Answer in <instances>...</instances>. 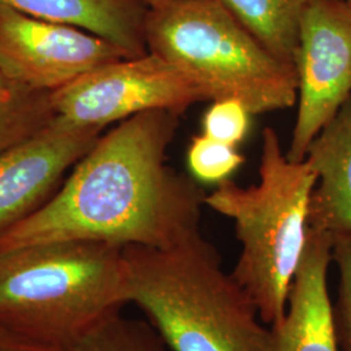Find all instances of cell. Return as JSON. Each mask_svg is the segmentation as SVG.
Here are the masks:
<instances>
[{"instance_id": "obj_6", "label": "cell", "mask_w": 351, "mask_h": 351, "mask_svg": "<svg viewBox=\"0 0 351 351\" xmlns=\"http://www.w3.org/2000/svg\"><path fill=\"white\" fill-rule=\"evenodd\" d=\"M51 99L56 119L104 130L154 110L185 112L210 97L191 75L149 52L101 65L53 91Z\"/></svg>"}, {"instance_id": "obj_8", "label": "cell", "mask_w": 351, "mask_h": 351, "mask_svg": "<svg viewBox=\"0 0 351 351\" xmlns=\"http://www.w3.org/2000/svg\"><path fill=\"white\" fill-rule=\"evenodd\" d=\"M129 58L104 38L0 5V71L53 93L101 65Z\"/></svg>"}, {"instance_id": "obj_10", "label": "cell", "mask_w": 351, "mask_h": 351, "mask_svg": "<svg viewBox=\"0 0 351 351\" xmlns=\"http://www.w3.org/2000/svg\"><path fill=\"white\" fill-rule=\"evenodd\" d=\"M333 234L308 228L287 313L271 326L272 351H339L328 291Z\"/></svg>"}, {"instance_id": "obj_16", "label": "cell", "mask_w": 351, "mask_h": 351, "mask_svg": "<svg viewBox=\"0 0 351 351\" xmlns=\"http://www.w3.org/2000/svg\"><path fill=\"white\" fill-rule=\"evenodd\" d=\"M245 162L234 146L211 139L204 134L191 139L188 149V165L197 181L220 184L229 180Z\"/></svg>"}, {"instance_id": "obj_17", "label": "cell", "mask_w": 351, "mask_h": 351, "mask_svg": "<svg viewBox=\"0 0 351 351\" xmlns=\"http://www.w3.org/2000/svg\"><path fill=\"white\" fill-rule=\"evenodd\" d=\"M332 262L339 268L337 300L332 303V320L339 351H351V236H333Z\"/></svg>"}, {"instance_id": "obj_19", "label": "cell", "mask_w": 351, "mask_h": 351, "mask_svg": "<svg viewBox=\"0 0 351 351\" xmlns=\"http://www.w3.org/2000/svg\"><path fill=\"white\" fill-rule=\"evenodd\" d=\"M0 351H75L30 339L0 324Z\"/></svg>"}, {"instance_id": "obj_9", "label": "cell", "mask_w": 351, "mask_h": 351, "mask_svg": "<svg viewBox=\"0 0 351 351\" xmlns=\"http://www.w3.org/2000/svg\"><path fill=\"white\" fill-rule=\"evenodd\" d=\"M104 130L56 119L33 137L0 152V236L38 211L64 176Z\"/></svg>"}, {"instance_id": "obj_7", "label": "cell", "mask_w": 351, "mask_h": 351, "mask_svg": "<svg viewBox=\"0 0 351 351\" xmlns=\"http://www.w3.org/2000/svg\"><path fill=\"white\" fill-rule=\"evenodd\" d=\"M298 112L287 156L302 162L320 130L351 97V8L341 0H308L295 55Z\"/></svg>"}, {"instance_id": "obj_3", "label": "cell", "mask_w": 351, "mask_h": 351, "mask_svg": "<svg viewBox=\"0 0 351 351\" xmlns=\"http://www.w3.org/2000/svg\"><path fill=\"white\" fill-rule=\"evenodd\" d=\"M130 303L121 246L64 241L0 254V324L75 350Z\"/></svg>"}, {"instance_id": "obj_12", "label": "cell", "mask_w": 351, "mask_h": 351, "mask_svg": "<svg viewBox=\"0 0 351 351\" xmlns=\"http://www.w3.org/2000/svg\"><path fill=\"white\" fill-rule=\"evenodd\" d=\"M0 5L32 17L75 26L104 38L129 58L149 53L143 0H0Z\"/></svg>"}, {"instance_id": "obj_14", "label": "cell", "mask_w": 351, "mask_h": 351, "mask_svg": "<svg viewBox=\"0 0 351 351\" xmlns=\"http://www.w3.org/2000/svg\"><path fill=\"white\" fill-rule=\"evenodd\" d=\"M51 94L27 88L0 71V152L56 120Z\"/></svg>"}, {"instance_id": "obj_13", "label": "cell", "mask_w": 351, "mask_h": 351, "mask_svg": "<svg viewBox=\"0 0 351 351\" xmlns=\"http://www.w3.org/2000/svg\"><path fill=\"white\" fill-rule=\"evenodd\" d=\"M278 60L295 66L302 13L308 0H221Z\"/></svg>"}, {"instance_id": "obj_4", "label": "cell", "mask_w": 351, "mask_h": 351, "mask_svg": "<svg viewBox=\"0 0 351 351\" xmlns=\"http://www.w3.org/2000/svg\"><path fill=\"white\" fill-rule=\"evenodd\" d=\"M317 173L306 159L291 162L274 128L262 136L259 182L232 180L206 195V206L234 221L242 250L232 272L272 326L287 313L308 232V207Z\"/></svg>"}, {"instance_id": "obj_5", "label": "cell", "mask_w": 351, "mask_h": 351, "mask_svg": "<svg viewBox=\"0 0 351 351\" xmlns=\"http://www.w3.org/2000/svg\"><path fill=\"white\" fill-rule=\"evenodd\" d=\"M146 45L197 80L211 101L237 99L251 114H261L298 101L295 66L267 50L221 0H177L150 8Z\"/></svg>"}, {"instance_id": "obj_20", "label": "cell", "mask_w": 351, "mask_h": 351, "mask_svg": "<svg viewBox=\"0 0 351 351\" xmlns=\"http://www.w3.org/2000/svg\"><path fill=\"white\" fill-rule=\"evenodd\" d=\"M143 1L149 5V8H158V7H163L167 4H171V3L177 1V0H143Z\"/></svg>"}, {"instance_id": "obj_15", "label": "cell", "mask_w": 351, "mask_h": 351, "mask_svg": "<svg viewBox=\"0 0 351 351\" xmlns=\"http://www.w3.org/2000/svg\"><path fill=\"white\" fill-rule=\"evenodd\" d=\"M75 351H172L149 322L117 315L82 339Z\"/></svg>"}, {"instance_id": "obj_1", "label": "cell", "mask_w": 351, "mask_h": 351, "mask_svg": "<svg viewBox=\"0 0 351 351\" xmlns=\"http://www.w3.org/2000/svg\"><path fill=\"white\" fill-rule=\"evenodd\" d=\"M180 116L147 111L103 133L50 201L0 236V254L64 241L171 249L201 232L207 194L167 164Z\"/></svg>"}, {"instance_id": "obj_11", "label": "cell", "mask_w": 351, "mask_h": 351, "mask_svg": "<svg viewBox=\"0 0 351 351\" xmlns=\"http://www.w3.org/2000/svg\"><path fill=\"white\" fill-rule=\"evenodd\" d=\"M306 160L317 173L308 228L351 236V97L311 142Z\"/></svg>"}, {"instance_id": "obj_18", "label": "cell", "mask_w": 351, "mask_h": 351, "mask_svg": "<svg viewBox=\"0 0 351 351\" xmlns=\"http://www.w3.org/2000/svg\"><path fill=\"white\" fill-rule=\"evenodd\" d=\"M251 112L237 99L213 101L203 116V134L237 147L250 129Z\"/></svg>"}, {"instance_id": "obj_2", "label": "cell", "mask_w": 351, "mask_h": 351, "mask_svg": "<svg viewBox=\"0 0 351 351\" xmlns=\"http://www.w3.org/2000/svg\"><path fill=\"white\" fill-rule=\"evenodd\" d=\"M130 303L172 351H272L271 328L202 232L171 249L129 245Z\"/></svg>"}, {"instance_id": "obj_21", "label": "cell", "mask_w": 351, "mask_h": 351, "mask_svg": "<svg viewBox=\"0 0 351 351\" xmlns=\"http://www.w3.org/2000/svg\"><path fill=\"white\" fill-rule=\"evenodd\" d=\"M341 1H343L345 4H348V5L351 8V0H341Z\"/></svg>"}]
</instances>
